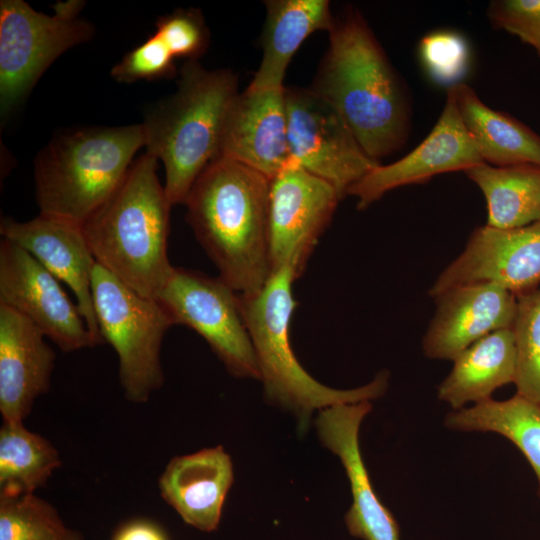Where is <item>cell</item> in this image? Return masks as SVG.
<instances>
[{"instance_id": "6da1fadb", "label": "cell", "mask_w": 540, "mask_h": 540, "mask_svg": "<svg viewBox=\"0 0 540 540\" xmlns=\"http://www.w3.org/2000/svg\"><path fill=\"white\" fill-rule=\"evenodd\" d=\"M329 46L310 87L347 123L369 157L400 149L410 127L407 93L362 14L334 19Z\"/></svg>"}, {"instance_id": "7a4b0ae2", "label": "cell", "mask_w": 540, "mask_h": 540, "mask_svg": "<svg viewBox=\"0 0 540 540\" xmlns=\"http://www.w3.org/2000/svg\"><path fill=\"white\" fill-rule=\"evenodd\" d=\"M270 179L218 156L200 173L184 205L196 239L241 295L260 290L271 275L268 242Z\"/></svg>"}, {"instance_id": "3957f363", "label": "cell", "mask_w": 540, "mask_h": 540, "mask_svg": "<svg viewBox=\"0 0 540 540\" xmlns=\"http://www.w3.org/2000/svg\"><path fill=\"white\" fill-rule=\"evenodd\" d=\"M158 159H135L122 183L83 224L96 263L138 294L157 299L174 266L167 254L169 201Z\"/></svg>"}, {"instance_id": "277c9868", "label": "cell", "mask_w": 540, "mask_h": 540, "mask_svg": "<svg viewBox=\"0 0 540 540\" xmlns=\"http://www.w3.org/2000/svg\"><path fill=\"white\" fill-rule=\"evenodd\" d=\"M238 93L231 70H208L188 60L175 93L147 110L146 153L164 164V189L172 205L184 204L200 173L218 157L225 114Z\"/></svg>"}, {"instance_id": "5b68a950", "label": "cell", "mask_w": 540, "mask_h": 540, "mask_svg": "<svg viewBox=\"0 0 540 540\" xmlns=\"http://www.w3.org/2000/svg\"><path fill=\"white\" fill-rule=\"evenodd\" d=\"M144 146L142 123L79 128L53 138L35 160L40 213L83 225L116 191Z\"/></svg>"}, {"instance_id": "8992f818", "label": "cell", "mask_w": 540, "mask_h": 540, "mask_svg": "<svg viewBox=\"0 0 540 540\" xmlns=\"http://www.w3.org/2000/svg\"><path fill=\"white\" fill-rule=\"evenodd\" d=\"M295 280L294 273L284 268L272 272L257 292L238 294L266 398L295 413L304 426L315 410L380 398L387 390L389 375L381 372L366 385L339 390L321 384L304 370L289 339L296 307Z\"/></svg>"}, {"instance_id": "52a82bcc", "label": "cell", "mask_w": 540, "mask_h": 540, "mask_svg": "<svg viewBox=\"0 0 540 540\" xmlns=\"http://www.w3.org/2000/svg\"><path fill=\"white\" fill-rule=\"evenodd\" d=\"M92 297L100 335L118 356L125 398L147 402L164 383L160 353L172 318L158 300L138 294L98 263Z\"/></svg>"}, {"instance_id": "ba28073f", "label": "cell", "mask_w": 540, "mask_h": 540, "mask_svg": "<svg viewBox=\"0 0 540 540\" xmlns=\"http://www.w3.org/2000/svg\"><path fill=\"white\" fill-rule=\"evenodd\" d=\"M83 1L60 2L54 14L23 0L0 1V115L6 120L45 70L64 52L89 41L93 25L80 17Z\"/></svg>"}, {"instance_id": "9c48e42d", "label": "cell", "mask_w": 540, "mask_h": 540, "mask_svg": "<svg viewBox=\"0 0 540 540\" xmlns=\"http://www.w3.org/2000/svg\"><path fill=\"white\" fill-rule=\"evenodd\" d=\"M156 300L174 325H185L205 339L230 374L260 379L239 294L219 276L174 267Z\"/></svg>"}, {"instance_id": "30bf717a", "label": "cell", "mask_w": 540, "mask_h": 540, "mask_svg": "<svg viewBox=\"0 0 540 540\" xmlns=\"http://www.w3.org/2000/svg\"><path fill=\"white\" fill-rule=\"evenodd\" d=\"M290 159L332 184L342 197L379 165L337 110L309 88L285 87Z\"/></svg>"}, {"instance_id": "8fae6325", "label": "cell", "mask_w": 540, "mask_h": 540, "mask_svg": "<svg viewBox=\"0 0 540 540\" xmlns=\"http://www.w3.org/2000/svg\"><path fill=\"white\" fill-rule=\"evenodd\" d=\"M343 197L326 180L292 159L270 180L268 242L271 273L306 268Z\"/></svg>"}, {"instance_id": "7c38bea8", "label": "cell", "mask_w": 540, "mask_h": 540, "mask_svg": "<svg viewBox=\"0 0 540 540\" xmlns=\"http://www.w3.org/2000/svg\"><path fill=\"white\" fill-rule=\"evenodd\" d=\"M0 303L30 319L63 352L100 344L59 280L30 253L3 238Z\"/></svg>"}, {"instance_id": "4fadbf2b", "label": "cell", "mask_w": 540, "mask_h": 540, "mask_svg": "<svg viewBox=\"0 0 540 540\" xmlns=\"http://www.w3.org/2000/svg\"><path fill=\"white\" fill-rule=\"evenodd\" d=\"M492 283L517 297L540 284V220L529 225L475 229L463 252L439 275L429 291L433 298L453 288Z\"/></svg>"}, {"instance_id": "5bb4252c", "label": "cell", "mask_w": 540, "mask_h": 540, "mask_svg": "<svg viewBox=\"0 0 540 540\" xmlns=\"http://www.w3.org/2000/svg\"><path fill=\"white\" fill-rule=\"evenodd\" d=\"M483 162L449 87L444 109L429 135L403 158L374 167L348 189L347 195L357 198L358 209H365L397 187L422 184L442 173L465 172Z\"/></svg>"}, {"instance_id": "9a60e30c", "label": "cell", "mask_w": 540, "mask_h": 540, "mask_svg": "<svg viewBox=\"0 0 540 540\" xmlns=\"http://www.w3.org/2000/svg\"><path fill=\"white\" fill-rule=\"evenodd\" d=\"M0 234L3 239L30 253L59 281L69 286L87 327L101 343L103 339L92 297V274L96 261L83 225L40 213L36 218L24 222L2 218Z\"/></svg>"}, {"instance_id": "2e32d148", "label": "cell", "mask_w": 540, "mask_h": 540, "mask_svg": "<svg viewBox=\"0 0 540 540\" xmlns=\"http://www.w3.org/2000/svg\"><path fill=\"white\" fill-rule=\"evenodd\" d=\"M371 410L370 401L322 409L316 419L317 433L323 445L340 458L350 483L353 500L345 515L350 535L362 540H400L399 525L374 492L360 451L359 428Z\"/></svg>"}, {"instance_id": "e0dca14e", "label": "cell", "mask_w": 540, "mask_h": 540, "mask_svg": "<svg viewBox=\"0 0 540 540\" xmlns=\"http://www.w3.org/2000/svg\"><path fill=\"white\" fill-rule=\"evenodd\" d=\"M218 156L251 167L270 180L290 159L285 86L239 92L221 130Z\"/></svg>"}, {"instance_id": "ac0fdd59", "label": "cell", "mask_w": 540, "mask_h": 540, "mask_svg": "<svg viewBox=\"0 0 540 540\" xmlns=\"http://www.w3.org/2000/svg\"><path fill=\"white\" fill-rule=\"evenodd\" d=\"M434 299L436 312L423 338L431 359L454 360L485 336L512 328L517 314V296L492 283L456 287Z\"/></svg>"}, {"instance_id": "d6986e66", "label": "cell", "mask_w": 540, "mask_h": 540, "mask_svg": "<svg viewBox=\"0 0 540 540\" xmlns=\"http://www.w3.org/2000/svg\"><path fill=\"white\" fill-rule=\"evenodd\" d=\"M26 316L0 303V413L23 422L50 389L56 354Z\"/></svg>"}, {"instance_id": "ffe728a7", "label": "cell", "mask_w": 540, "mask_h": 540, "mask_svg": "<svg viewBox=\"0 0 540 540\" xmlns=\"http://www.w3.org/2000/svg\"><path fill=\"white\" fill-rule=\"evenodd\" d=\"M233 480L231 458L219 445L173 457L158 479V488L186 524L212 532L219 526Z\"/></svg>"}, {"instance_id": "44dd1931", "label": "cell", "mask_w": 540, "mask_h": 540, "mask_svg": "<svg viewBox=\"0 0 540 540\" xmlns=\"http://www.w3.org/2000/svg\"><path fill=\"white\" fill-rule=\"evenodd\" d=\"M262 57L249 88L284 87L288 65L301 44L316 31L329 32L334 17L327 0H270L265 2Z\"/></svg>"}, {"instance_id": "7402d4cb", "label": "cell", "mask_w": 540, "mask_h": 540, "mask_svg": "<svg viewBox=\"0 0 540 540\" xmlns=\"http://www.w3.org/2000/svg\"><path fill=\"white\" fill-rule=\"evenodd\" d=\"M438 387V398L459 410L491 399L492 393L516 374V345L512 328L497 330L461 352Z\"/></svg>"}, {"instance_id": "603a6c76", "label": "cell", "mask_w": 540, "mask_h": 540, "mask_svg": "<svg viewBox=\"0 0 540 540\" xmlns=\"http://www.w3.org/2000/svg\"><path fill=\"white\" fill-rule=\"evenodd\" d=\"M458 112L485 163L540 166V136L514 117L491 109L466 84L450 87Z\"/></svg>"}, {"instance_id": "cb8c5ba5", "label": "cell", "mask_w": 540, "mask_h": 540, "mask_svg": "<svg viewBox=\"0 0 540 540\" xmlns=\"http://www.w3.org/2000/svg\"><path fill=\"white\" fill-rule=\"evenodd\" d=\"M483 192L487 226L511 229L540 220V166L477 164L465 171Z\"/></svg>"}, {"instance_id": "d4e9b609", "label": "cell", "mask_w": 540, "mask_h": 540, "mask_svg": "<svg viewBox=\"0 0 540 540\" xmlns=\"http://www.w3.org/2000/svg\"><path fill=\"white\" fill-rule=\"evenodd\" d=\"M444 425L463 432H493L512 442L531 465L540 496V404L518 394L496 401L491 399L449 412Z\"/></svg>"}, {"instance_id": "484cf974", "label": "cell", "mask_w": 540, "mask_h": 540, "mask_svg": "<svg viewBox=\"0 0 540 540\" xmlns=\"http://www.w3.org/2000/svg\"><path fill=\"white\" fill-rule=\"evenodd\" d=\"M62 465L55 446L23 422L3 421L0 428V493H35Z\"/></svg>"}, {"instance_id": "4316f807", "label": "cell", "mask_w": 540, "mask_h": 540, "mask_svg": "<svg viewBox=\"0 0 540 540\" xmlns=\"http://www.w3.org/2000/svg\"><path fill=\"white\" fill-rule=\"evenodd\" d=\"M0 540H87L68 527L53 504L27 493H0Z\"/></svg>"}, {"instance_id": "83f0119b", "label": "cell", "mask_w": 540, "mask_h": 540, "mask_svg": "<svg viewBox=\"0 0 540 540\" xmlns=\"http://www.w3.org/2000/svg\"><path fill=\"white\" fill-rule=\"evenodd\" d=\"M517 298L516 394L540 404V288Z\"/></svg>"}, {"instance_id": "f1b7e54d", "label": "cell", "mask_w": 540, "mask_h": 540, "mask_svg": "<svg viewBox=\"0 0 540 540\" xmlns=\"http://www.w3.org/2000/svg\"><path fill=\"white\" fill-rule=\"evenodd\" d=\"M419 55L429 76L441 85L458 84L468 70V44L462 35L451 30L425 35L419 43Z\"/></svg>"}, {"instance_id": "f546056e", "label": "cell", "mask_w": 540, "mask_h": 540, "mask_svg": "<svg viewBox=\"0 0 540 540\" xmlns=\"http://www.w3.org/2000/svg\"><path fill=\"white\" fill-rule=\"evenodd\" d=\"M155 33L161 37L175 58L197 60L209 45V30L202 12L179 8L156 21Z\"/></svg>"}, {"instance_id": "4dcf8cb0", "label": "cell", "mask_w": 540, "mask_h": 540, "mask_svg": "<svg viewBox=\"0 0 540 540\" xmlns=\"http://www.w3.org/2000/svg\"><path fill=\"white\" fill-rule=\"evenodd\" d=\"M175 56L159 35L154 33L135 47L111 69V77L120 83L157 80L174 77Z\"/></svg>"}, {"instance_id": "1f68e13d", "label": "cell", "mask_w": 540, "mask_h": 540, "mask_svg": "<svg viewBox=\"0 0 540 540\" xmlns=\"http://www.w3.org/2000/svg\"><path fill=\"white\" fill-rule=\"evenodd\" d=\"M488 16L496 28L518 36L540 55V0L493 1Z\"/></svg>"}, {"instance_id": "d6a6232c", "label": "cell", "mask_w": 540, "mask_h": 540, "mask_svg": "<svg viewBox=\"0 0 540 540\" xmlns=\"http://www.w3.org/2000/svg\"><path fill=\"white\" fill-rule=\"evenodd\" d=\"M111 540H169L165 531L155 522L138 518L119 526Z\"/></svg>"}]
</instances>
